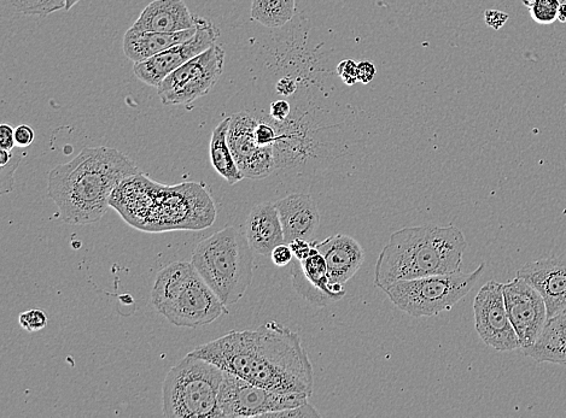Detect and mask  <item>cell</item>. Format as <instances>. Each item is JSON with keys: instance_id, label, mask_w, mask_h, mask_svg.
Returning <instances> with one entry per match:
<instances>
[{"instance_id": "cell-1", "label": "cell", "mask_w": 566, "mask_h": 418, "mask_svg": "<svg viewBox=\"0 0 566 418\" xmlns=\"http://www.w3.org/2000/svg\"><path fill=\"white\" fill-rule=\"evenodd\" d=\"M189 355L268 391L309 398L313 394V365L300 335L276 321L255 331H232Z\"/></svg>"}, {"instance_id": "cell-2", "label": "cell", "mask_w": 566, "mask_h": 418, "mask_svg": "<svg viewBox=\"0 0 566 418\" xmlns=\"http://www.w3.org/2000/svg\"><path fill=\"white\" fill-rule=\"evenodd\" d=\"M136 174V163L121 151L104 146L85 147L72 161L51 170L48 193L64 222L90 225L107 213L121 182Z\"/></svg>"}, {"instance_id": "cell-3", "label": "cell", "mask_w": 566, "mask_h": 418, "mask_svg": "<svg viewBox=\"0 0 566 418\" xmlns=\"http://www.w3.org/2000/svg\"><path fill=\"white\" fill-rule=\"evenodd\" d=\"M466 247L463 232L454 226L402 228L379 253L375 284L383 291L399 281L462 272Z\"/></svg>"}, {"instance_id": "cell-4", "label": "cell", "mask_w": 566, "mask_h": 418, "mask_svg": "<svg viewBox=\"0 0 566 418\" xmlns=\"http://www.w3.org/2000/svg\"><path fill=\"white\" fill-rule=\"evenodd\" d=\"M245 234L229 226L204 239L192 253L198 275L226 306L239 302L253 281L254 255Z\"/></svg>"}, {"instance_id": "cell-5", "label": "cell", "mask_w": 566, "mask_h": 418, "mask_svg": "<svg viewBox=\"0 0 566 418\" xmlns=\"http://www.w3.org/2000/svg\"><path fill=\"white\" fill-rule=\"evenodd\" d=\"M224 370L206 359L186 356L169 370L162 387L167 418H218Z\"/></svg>"}, {"instance_id": "cell-6", "label": "cell", "mask_w": 566, "mask_h": 418, "mask_svg": "<svg viewBox=\"0 0 566 418\" xmlns=\"http://www.w3.org/2000/svg\"><path fill=\"white\" fill-rule=\"evenodd\" d=\"M151 302L178 327L206 326L229 312L195 268L166 276L157 286Z\"/></svg>"}, {"instance_id": "cell-7", "label": "cell", "mask_w": 566, "mask_h": 418, "mask_svg": "<svg viewBox=\"0 0 566 418\" xmlns=\"http://www.w3.org/2000/svg\"><path fill=\"white\" fill-rule=\"evenodd\" d=\"M486 264L474 272L425 276L416 280L399 281L384 288L392 303L413 317H431L449 311L468 296L480 280Z\"/></svg>"}, {"instance_id": "cell-8", "label": "cell", "mask_w": 566, "mask_h": 418, "mask_svg": "<svg viewBox=\"0 0 566 418\" xmlns=\"http://www.w3.org/2000/svg\"><path fill=\"white\" fill-rule=\"evenodd\" d=\"M225 51L218 44L210 46L182 67L174 70L156 87L165 105H188L207 96L223 75Z\"/></svg>"}, {"instance_id": "cell-9", "label": "cell", "mask_w": 566, "mask_h": 418, "mask_svg": "<svg viewBox=\"0 0 566 418\" xmlns=\"http://www.w3.org/2000/svg\"><path fill=\"white\" fill-rule=\"evenodd\" d=\"M303 394H282L250 384L238 376L224 372L219 393L221 417H264L271 412L295 408L308 402Z\"/></svg>"}, {"instance_id": "cell-10", "label": "cell", "mask_w": 566, "mask_h": 418, "mask_svg": "<svg viewBox=\"0 0 566 418\" xmlns=\"http://www.w3.org/2000/svg\"><path fill=\"white\" fill-rule=\"evenodd\" d=\"M474 314L476 332L484 344L500 352L521 350L506 309L504 284L492 280L483 285L475 298Z\"/></svg>"}, {"instance_id": "cell-11", "label": "cell", "mask_w": 566, "mask_h": 418, "mask_svg": "<svg viewBox=\"0 0 566 418\" xmlns=\"http://www.w3.org/2000/svg\"><path fill=\"white\" fill-rule=\"evenodd\" d=\"M507 312L521 343V351L529 349L539 339L548 320L545 298L522 278L504 285Z\"/></svg>"}, {"instance_id": "cell-12", "label": "cell", "mask_w": 566, "mask_h": 418, "mask_svg": "<svg viewBox=\"0 0 566 418\" xmlns=\"http://www.w3.org/2000/svg\"><path fill=\"white\" fill-rule=\"evenodd\" d=\"M227 140L245 179L262 180L277 170L274 147H262L255 138L259 121L245 111L230 117Z\"/></svg>"}, {"instance_id": "cell-13", "label": "cell", "mask_w": 566, "mask_h": 418, "mask_svg": "<svg viewBox=\"0 0 566 418\" xmlns=\"http://www.w3.org/2000/svg\"><path fill=\"white\" fill-rule=\"evenodd\" d=\"M217 39V28L212 23L197 17V31L194 37L182 44L169 47L166 51L148 60L134 63V75L144 84L157 87L174 70L213 46Z\"/></svg>"}, {"instance_id": "cell-14", "label": "cell", "mask_w": 566, "mask_h": 418, "mask_svg": "<svg viewBox=\"0 0 566 418\" xmlns=\"http://www.w3.org/2000/svg\"><path fill=\"white\" fill-rule=\"evenodd\" d=\"M517 276L535 287L545 298L548 319L565 308L566 250L559 256L525 264L518 270Z\"/></svg>"}, {"instance_id": "cell-15", "label": "cell", "mask_w": 566, "mask_h": 418, "mask_svg": "<svg viewBox=\"0 0 566 418\" xmlns=\"http://www.w3.org/2000/svg\"><path fill=\"white\" fill-rule=\"evenodd\" d=\"M303 261L294 258L291 267V280L295 291L309 303L323 308L330 303L338 302L343 299L331 291L328 264L325 258L315 247Z\"/></svg>"}, {"instance_id": "cell-16", "label": "cell", "mask_w": 566, "mask_h": 418, "mask_svg": "<svg viewBox=\"0 0 566 418\" xmlns=\"http://www.w3.org/2000/svg\"><path fill=\"white\" fill-rule=\"evenodd\" d=\"M315 247L322 253L328 264L330 286L346 285L365 261V251L359 241L346 234L332 235Z\"/></svg>"}, {"instance_id": "cell-17", "label": "cell", "mask_w": 566, "mask_h": 418, "mask_svg": "<svg viewBox=\"0 0 566 418\" xmlns=\"http://www.w3.org/2000/svg\"><path fill=\"white\" fill-rule=\"evenodd\" d=\"M274 205L282 222L285 244L295 239L312 241L320 225L318 205L312 196L294 193L277 200Z\"/></svg>"}, {"instance_id": "cell-18", "label": "cell", "mask_w": 566, "mask_h": 418, "mask_svg": "<svg viewBox=\"0 0 566 418\" xmlns=\"http://www.w3.org/2000/svg\"><path fill=\"white\" fill-rule=\"evenodd\" d=\"M196 27L197 17L183 0H154L132 26L137 31L155 33H177Z\"/></svg>"}, {"instance_id": "cell-19", "label": "cell", "mask_w": 566, "mask_h": 418, "mask_svg": "<svg viewBox=\"0 0 566 418\" xmlns=\"http://www.w3.org/2000/svg\"><path fill=\"white\" fill-rule=\"evenodd\" d=\"M244 234L253 251L261 256H271L278 245L285 244L283 226L276 205H255L245 222Z\"/></svg>"}, {"instance_id": "cell-20", "label": "cell", "mask_w": 566, "mask_h": 418, "mask_svg": "<svg viewBox=\"0 0 566 418\" xmlns=\"http://www.w3.org/2000/svg\"><path fill=\"white\" fill-rule=\"evenodd\" d=\"M196 28L177 33H155L130 28L124 37V52L128 60L143 62L166 51L169 47L182 44L194 37Z\"/></svg>"}, {"instance_id": "cell-21", "label": "cell", "mask_w": 566, "mask_h": 418, "mask_svg": "<svg viewBox=\"0 0 566 418\" xmlns=\"http://www.w3.org/2000/svg\"><path fill=\"white\" fill-rule=\"evenodd\" d=\"M522 352L538 362L566 365V306L547 320L536 343Z\"/></svg>"}, {"instance_id": "cell-22", "label": "cell", "mask_w": 566, "mask_h": 418, "mask_svg": "<svg viewBox=\"0 0 566 418\" xmlns=\"http://www.w3.org/2000/svg\"><path fill=\"white\" fill-rule=\"evenodd\" d=\"M230 121V117H227L215 127L212 139H210L209 156L215 172L233 186L245 179V176L239 169L235 157H233L229 140H227Z\"/></svg>"}, {"instance_id": "cell-23", "label": "cell", "mask_w": 566, "mask_h": 418, "mask_svg": "<svg viewBox=\"0 0 566 418\" xmlns=\"http://www.w3.org/2000/svg\"><path fill=\"white\" fill-rule=\"evenodd\" d=\"M296 0H253L250 17L268 28H280L293 20Z\"/></svg>"}, {"instance_id": "cell-24", "label": "cell", "mask_w": 566, "mask_h": 418, "mask_svg": "<svg viewBox=\"0 0 566 418\" xmlns=\"http://www.w3.org/2000/svg\"><path fill=\"white\" fill-rule=\"evenodd\" d=\"M10 4L22 14L42 17L66 9L64 0H10Z\"/></svg>"}, {"instance_id": "cell-25", "label": "cell", "mask_w": 566, "mask_h": 418, "mask_svg": "<svg viewBox=\"0 0 566 418\" xmlns=\"http://www.w3.org/2000/svg\"><path fill=\"white\" fill-rule=\"evenodd\" d=\"M532 19L539 25H552L558 20L559 0H523Z\"/></svg>"}, {"instance_id": "cell-26", "label": "cell", "mask_w": 566, "mask_h": 418, "mask_svg": "<svg viewBox=\"0 0 566 418\" xmlns=\"http://www.w3.org/2000/svg\"><path fill=\"white\" fill-rule=\"evenodd\" d=\"M48 322V316H46L43 310L39 309L22 312L19 316L20 326L29 333L42 331V329L48 326Z\"/></svg>"}, {"instance_id": "cell-27", "label": "cell", "mask_w": 566, "mask_h": 418, "mask_svg": "<svg viewBox=\"0 0 566 418\" xmlns=\"http://www.w3.org/2000/svg\"><path fill=\"white\" fill-rule=\"evenodd\" d=\"M255 138L262 147H274L278 141V129L273 121H259L255 129Z\"/></svg>"}, {"instance_id": "cell-28", "label": "cell", "mask_w": 566, "mask_h": 418, "mask_svg": "<svg viewBox=\"0 0 566 418\" xmlns=\"http://www.w3.org/2000/svg\"><path fill=\"white\" fill-rule=\"evenodd\" d=\"M264 417H272V418H278V417H282V418H313V417H322V415H320V412L317 411V409L314 408V406L312 404L307 403H303L301 405H297L295 406V408H289V409H285L282 411H277V412H271V414H267Z\"/></svg>"}, {"instance_id": "cell-29", "label": "cell", "mask_w": 566, "mask_h": 418, "mask_svg": "<svg viewBox=\"0 0 566 418\" xmlns=\"http://www.w3.org/2000/svg\"><path fill=\"white\" fill-rule=\"evenodd\" d=\"M22 160L20 152H14L13 158L7 166L2 167V193H7L13 190L14 173Z\"/></svg>"}, {"instance_id": "cell-30", "label": "cell", "mask_w": 566, "mask_h": 418, "mask_svg": "<svg viewBox=\"0 0 566 418\" xmlns=\"http://www.w3.org/2000/svg\"><path fill=\"white\" fill-rule=\"evenodd\" d=\"M337 73L344 84L353 86L359 81L358 78V63L352 60H346L338 64Z\"/></svg>"}, {"instance_id": "cell-31", "label": "cell", "mask_w": 566, "mask_h": 418, "mask_svg": "<svg viewBox=\"0 0 566 418\" xmlns=\"http://www.w3.org/2000/svg\"><path fill=\"white\" fill-rule=\"evenodd\" d=\"M294 253L289 244L278 245L271 253L274 266L287 267L294 261Z\"/></svg>"}, {"instance_id": "cell-32", "label": "cell", "mask_w": 566, "mask_h": 418, "mask_svg": "<svg viewBox=\"0 0 566 418\" xmlns=\"http://www.w3.org/2000/svg\"><path fill=\"white\" fill-rule=\"evenodd\" d=\"M291 114V105L287 100H276L271 104V119L274 122H287Z\"/></svg>"}, {"instance_id": "cell-33", "label": "cell", "mask_w": 566, "mask_h": 418, "mask_svg": "<svg viewBox=\"0 0 566 418\" xmlns=\"http://www.w3.org/2000/svg\"><path fill=\"white\" fill-rule=\"evenodd\" d=\"M34 139L35 134L32 127L21 125L15 128L16 146H19L20 149H26V147L31 146Z\"/></svg>"}, {"instance_id": "cell-34", "label": "cell", "mask_w": 566, "mask_h": 418, "mask_svg": "<svg viewBox=\"0 0 566 418\" xmlns=\"http://www.w3.org/2000/svg\"><path fill=\"white\" fill-rule=\"evenodd\" d=\"M289 245L291 250H293L294 257L299 259V261H303V259L311 255L314 246L313 241L303 239H295Z\"/></svg>"}, {"instance_id": "cell-35", "label": "cell", "mask_w": 566, "mask_h": 418, "mask_svg": "<svg viewBox=\"0 0 566 418\" xmlns=\"http://www.w3.org/2000/svg\"><path fill=\"white\" fill-rule=\"evenodd\" d=\"M507 20H509V15L503 13V11L487 10L484 13V21H486L487 26L492 27L495 31L503 28Z\"/></svg>"}, {"instance_id": "cell-36", "label": "cell", "mask_w": 566, "mask_h": 418, "mask_svg": "<svg viewBox=\"0 0 566 418\" xmlns=\"http://www.w3.org/2000/svg\"><path fill=\"white\" fill-rule=\"evenodd\" d=\"M15 146V128L9 125L0 126V149L13 151Z\"/></svg>"}, {"instance_id": "cell-37", "label": "cell", "mask_w": 566, "mask_h": 418, "mask_svg": "<svg viewBox=\"0 0 566 418\" xmlns=\"http://www.w3.org/2000/svg\"><path fill=\"white\" fill-rule=\"evenodd\" d=\"M376 74L377 69L372 62L363 61L358 63V78L363 84H370V82L375 79Z\"/></svg>"}, {"instance_id": "cell-38", "label": "cell", "mask_w": 566, "mask_h": 418, "mask_svg": "<svg viewBox=\"0 0 566 418\" xmlns=\"http://www.w3.org/2000/svg\"><path fill=\"white\" fill-rule=\"evenodd\" d=\"M297 85L296 81L291 78H283L282 80L278 81L276 85V90L279 94H282L284 97H289L296 91Z\"/></svg>"}, {"instance_id": "cell-39", "label": "cell", "mask_w": 566, "mask_h": 418, "mask_svg": "<svg viewBox=\"0 0 566 418\" xmlns=\"http://www.w3.org/2000/svg\"><path fill=\"white\" fill-rule=\"evenodd\" d=\"M14 152L8 150H0V167H5L10 163L11 158H13Z\"/></svg>"}, {"instance_id": "cell-40", "label": "cell", "mask_w": 566, "mask_h": 418, "mask_svg": "<svg viewBox=\"0 0 566 418\" xmlns=\"http://www.w3.org/2000/svg\"><path fill=\"white\" fill-rule=\"evenodd\" d=\"M558 20L566 23V2L560 3L558 9Z\"/></svg>"}, {"instance_id": "cell-41", "label": "cell", "mask_w": 566, "mask_h": 418, "mask_svg": "<svg viewBox=\"0 0 566 418\" xmlns=\"http://www.w3.org/2000/svg\"><path fill=\"white\" fill-rule=\"evenodd\" d=\"M64 2H66V9L64 10L69 11L70 9L75 7V5H77L80 2V0H64Z\"/></svg>"}]
</instances>
